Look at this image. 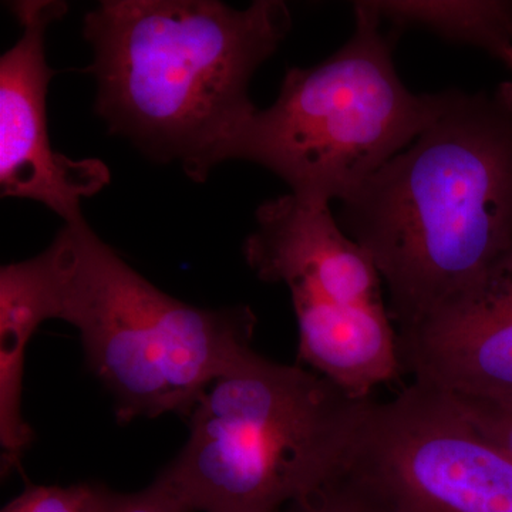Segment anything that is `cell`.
I'll return each instance as SVG.
<instances>
[{
    "label": "cell",
    "instance_id": "8fae6325",
    "mask_svg": "<svg viewBox=\"0 0 512 512\" xmlns=\"http://www.w3.org/2000/svg\"><path fill=\"white\" fill-rule=\"evenodd\" d=\"M289 512H414L382 485L348 470Z\"/></svg>",
    "mask_w": 512,
    "mask_h": 512
},
{
    "label": "cell",
    "instance_id": "ba28073f",
    "mask_svg": "<svg viewBox=\"0 0 512 512\" xmlns=\"http://www.w3.org/2000/svg\"><path fill=\"white\" fill-rule=\"evenodd\" d=\"M10 9L22 36L0 59V191L2 197L40 202L64 222L80 220V202L110 183V171L96 158L57 153L49 137L46 99L55 72L46 60V32L69 5L20 0Z\"/></svg>",
    "mask_w": 512,
    "mask_h": 512
},
{
    "label": "cell",
    "instance_id": "9a60e30c",
    "mask_svg": "<svg viewBox=\"0 0 512 512\" xmlns=\"http://www.w3.org/2000/svg\"><path fill=\"white\" fill-rule=\"evenodd\" d=\"M87 512H116L114 511V493L107 488L92 485Z\"/></svg>",
    "mask_w": 512,
    "mask_h": 512
},
{
    "label": "cell",
    "instance_id": "8992f818",
    "mask_svg": "<svg viewBox=\"0 0 512 512\" xmlns=\"http://www.w3.org/2000/svg\"><path fill=\"white\" fill-rule=\"evenodd\" d=\"M245 261L291 293L299 363L356 399L402 373L399 335L372 256L340 227L330 205L288 194L256 210Z\"/></svg>",
    "mask_w": 512,
    "mask_h": 512
},
{
    "label": "cell",
    "instance_id": "9c48e42d",
    "mask_svg": "<svg viewBox=\"0 0 512 512\" xmlns=\"http://www.w3.org/2000/svg\"><path fill=\"white\" fill-rule=\"evenodd\" d=\"M397 335L414 382L512 406V245L477 285Z\"/></svg>",
    "mask_w": 512,
    "mask_h": 512
},
{
    "label": "cell",
    "instance_id": "7c38bea8",
    "mask_svg": "<svg viewBox=\"0 0 512 512\" xmlns=\"http://www.w3.org/2000/svg\"><path fill=\"white\" fill-rule=\"evenodd\" d=\"M92 485L29 487L6 505L2 512H87Z\"/></svg>",
    "mask_w": 512,
    "mask_h": 512
},
{
    "label": "cell",
    "instance_id": "e0dca14e",
    "mask_svg": "<svg viewBox=\"0 0 512 512\" xmlns=\"http://www.w3.org/2000/svg\"><path fill=\"white\" fill-rule=\"evenodd\" d=\"M284 512H289L288 510L284 511Z\"/></svg>",
    "mask_w": 512,
    "mask_h": 512
},
{
    "label": "cell",
    "instance_id": "30bf717a",
    "mask_svg": "<svg viewBox=\"0 0 512 512\" xmlns=\"http://www.w3.org/2000/svg\"><path fill=\"white\" fill-rule=\"evenodd\" d=\"M393 29H426L434 35L476 46L504 62L512 46V2L503 0H370Z\"/></svg>",
    "mask_w": 512,
    "mask_h": 512
},
{
    "label": "cell",
    "instance_id": "7a4b0ae2",
    "mask_svg": "<svg viewBox=\"0 0 512 512\" xmlns=\"http://www.w3.org/2000/svg\"><path fill=\"white\" fill-rule=\"evenodd\" d=\"M292 28L282 0H104L84 16L86 72L111 133L202 183L231 160L256 107L249 83Z\"/></svg>",
    "mask_w": 512,
    "mask_h": 512
},
{
    "label": "cell",
    "instance_id": "52a82bcc",
    "mask_svg": "<svg viewBox=\"0 0 512 512\" xmlns=\"http://www.w3.org/2000/svg\"><path fill=\"white\" fill-rule=\"evenodd\" d=\"M348 470L414 512H512V458L430 384L370 404Z\"/></svg>",
    "mask_w": 512,
    "mask_h": 512
},
{
    "label": "cell",
    "instance_id": "4fadbf2b",
    "mask_svg": "<svg viewBox=\"0 0 512 512\" xmlns=\"http://www.w3.org/2000/svg\"><path fill=\"white\" fill-rule=\"evenodd\" d=\"M468 419L512 458V406L453 396Z\"/></svg>",
    "mask_w": 512,
    "mask_h": 512
},
{
    "label": "cell",
    "instance_id": "2e32d148",
    "mask_svg": "<svg viewBox=\"0 0 512 512\" xmlns=\"http://www.w3.org/2000/svg\"><path fill=\"white\" fill-rule=\"evenodd\" d=\"M504 64H507L508 67L512 70V46L511 49L508 50L507 56H505Z\"/></svg>",
    "mask_w": 512,
    "mask_h": 512
},
{
    "label": "cell",
    "instance_id": "5b68a950",
    "mask_svg": "<svg viewBox=\"0 0 512 512\" xmlns=\"http://www.w3.org/2000/svg\"><path fill=\"white\" fill-rule=\"evenodd\" d=\"M353 10L348 42L325 62L289 69L274 104L255 111L232 148L231 160L261 165L312 204L352 197L448 99V90L410 92L394 64L393 33L383 32L370 0Z\"/></svg>",
    "mask_w": 512,
    "mask_h": 512
},
{
    "label": "cell",
    "instance_id": "3957f363",
    "mask_svg": "<svg viewBox=\"0 0 512 512\" xmlns=\"http://www.w3.org/2000/svg\"><path fill=\"white\" fill-rule=\"evenodd\" d=\"M46 320L80 333L89 369L120 423L190 416L201 394L251 350L255 313L202 309L151 284L83 218L28 259Z\"/></svg>",
    "mask_w": 512,
    "mask_h": 512
},
{
    "label": "cell",
    "instance_id": "277c9868",
    "mask_svg": "<svg viewBox=\"0 0 512 512\" xmlns=\"http://www.w3.org/2000/svg\"><path fill=\"white\" fill-rule=\"evenodd\" d=\"M370 403L248 350L201 394L154 484L185 512H284L348 471Z\"/></svg>",
    "mask_w": 512,
    "mask_h": 512
},
{
    "label": "cell",
    "instance_id": "5bb4252c",
    "mask_svg": "<svg viewBox=\"0 0 512 512\" xmlns=\"http://www.w3.org/2000/svg\"><path fill=\"white\" fill-rule=\"evenodd\" d=\"M114 511L116 512H185L156 484L134 494L114 493Z\"/></svg>",
    "mask_w": 512,
    "mask_h": 512
},
{
    "label": "cell",
    "instance_id": "6da1fadb",
    "mask_svg": "<svg viewBox=\"0 0 512 512\" xmlns=\"http://www.w3.org/2000/svg\"><path fill=\"white\" fill-rule=\"evenodd\" d=\"M338 221L375 261L397 330L477 285L512 245V83L448 90L420 136L340 202Z\"/></svg>",
    "mask_w": 512,
    "mask_h": 512
}]
</instances>
